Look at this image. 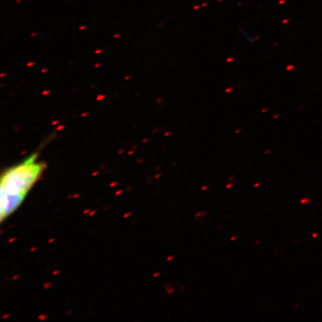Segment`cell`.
<instances>
[{
	"mask_svg": "<svg viewBox=\"0 0 322 322\" xmlns=\"http://www.w3.org/2000/svg\"><path fill=\"white\" fill-rule=\"evenodd\" d=\"M35 153L8 169L1 178V221H4L21 204L34 184L40 177L46 165L38 161Z\"/></svg>",
	"mask_w": 322,
	"mask_h": 322,
	"instance_id": "cell-1",
	"label": "cell"
},
{
	"mask_svg": "<svg viewBox=\"0 0 322 322\" xmlns=\"http://www.w3.org/2000/svg\"><path fill=\"white\" fill-rule=\"evenodd\" d=\"M309 201V198H304V199H302V200H301L300 203H301V204H307Z\"/></svg>",
	"mask_w": 322,
	"mask_h": 322,
	"instance_id": "cell-2",
	"label": "cell"
},
{
	"mask_svg": "<svg viewBox=\"0 0 322 322\" xmlns=\"http://www.w3.org/2000/svg\"><path fill=\"white\" fill-rule=\"evenodd\" d=\"M233 186V184H229V185H228V186H226V187H227V188H228H228H230V187H231V186Z\"/></svg>",
	"mask_w": 322,
	"mask_h": 322,
	"instance_id": "cell-3",
	"label": "cell"
},
{
	"mask_svg": "<svg viewBox=\"0 0 322 322\" xmlns=\"http://www.w3.org/2000/svg\"><path fill=\"white\" fill-rule=\"evenodd\" d=\"M260 183H257V184H255V185H254V186H255V187H257V186H260Z\"/></svg>",
	"mask_w": 322,
	"mask_h": 322,
	"instance_id": "cell-4",
	"label": "cell"
},
{
	"mask_svg": "<svg viewBox=\"0 0 322 322\" xmlns=\"http://www.w3.org/2000/svg\"><path fill=\"white\" fill-rule=\"evenodd\" d=\"M206 188H208V186H204V187H202V189H203V190H204L205 189H206Z\"/></svg>",
	"mask_w": 322,
	"mask_h": 322,
	"instance_id": "cell-5",
	"label": "cell"
},
{
	"mask_svg": "<svg viewBox=\"0 0 322 322\" xmlns=\"http://www.w3.org/2000/svg\"><path fill=\"white\" fill-rule=\"evenodd\" d=\"M235 239H236V236H234V237H231V240H234Z\"/></svg>",
	"mask_w": 322,
	"mask_h": 322,
	"instance_id": "cell-6",
	"label": "cell"
},
{
	"mask_svg": "<svg viewBox=\"0 0 322 322\" xmlns=\"http://www.w3.org/2000/svg\"><path fill=\"white\" fill-rule=\"evenodd\" d=\"M313 236H314V237H315V236H317V234H313Z\"/></svg>",
	"mask_w": 322,
	"mask_h": 322,
	"instance_id": "cell-7",
	"label": "cell"
}]
</instances>
